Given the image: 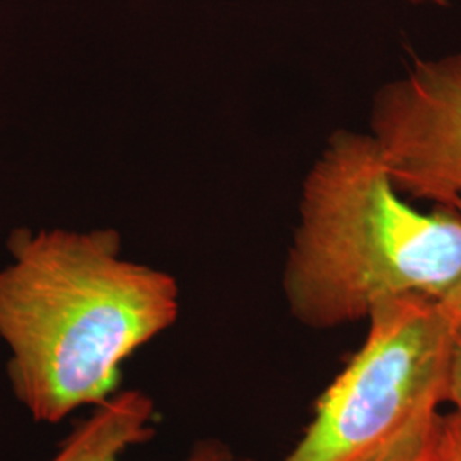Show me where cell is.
Instances as JSON below:
<instances>
[{
  "label": "cell",
  "mask_w": 461,
  "mask_h": 461,
  "mask_svg": "<svg viewBox=\"0 0 461 461\" xmlns=\"http://www.w3.org/2000/svg\"><path fill=\"white\" fill-rule=\"evenodd\" d=\"M378 461H441V413Z\"/></svg>",
  "instance_id": "8992f818"
},
{
  "label": "cell",
  "mask_w": 461,
  "mask_h": 461,
  "mask_svg": "<svg viewBox=\"0 0 461 461\" xmlns=\"http://www.w3.org/2000/svg\"><path fill=\"white\" fill-rule=\"evenodd\" d=\"M411 2L413 5H434V7H446L449 2L447 0H405Z\"/></svg>",
  "instance_id": "30bf717a"
},
{
  "label": "cell",
  "mask_w": 461,
  "mask_h": 461,
  "mask_svg": "<svg viewBox=\"0 0 461 461\" xmlns=\"http://www.w3.org/2000/svg\"><path fill=\"white\" fill-rule=\"evenodd\" d=\"M154 417L156 405L148 393L118 392L70 432L51 461H122L129 447L156 436ZM185 461H234V456L224 443L205 439Z\"/></svg>",
  "instance_id": "5b68a950"
},
{
  "label": "cell",
  "mask_w": 461,
  "mask_h": 461,
  "mask_svg": "<svg viewBox=\"0 0 461 461\" xmlns=\"http://www.w3.org/2000/svg\"><path fill=\"white\" fill-rule=\"evenodd\" d=\"M455 321L439 299L392 297L367 316V335L314 405L282 461H378L446 403Z\"/></svg>",
  "instance_id": "3957f363"
},
{
  "label": "cell",
  "mask_w": 461,
  "mask_h": 461,
  "mask_svg": "<svg viewBox=\"0 0 461 461\" xmlns=\"http://www.w3.org/2000/svg\"><path fill=\"white\" fill-rule=\"evenodd\" d=\"M0 270L7 376L34 422L59 424L120 392L122 366L178 316L166 272L120 257L113 230H13Z\"/></svg>",
  "instance_id": "6da1fadb"
},
{
  "label": "cell",
  "mask_w": 461,
  "mask_h": 461,
  "mask_svg": "<svg viewBox=\"0 0 461 461\" xmlns=\"http://www.w3.org/2000/svg\"><path fill=\"white\" fill-rule=\"evenodd\" d=\"M367 133L402 195L453 207L461 197V51L420 59L383 84Z\"/></svg>",
  "instance_id": "277c9868"
},
{
  "label": "cell",
  "mask_w": 461,
  "mask_h": 461,
  "mask_svg": "<svg viewBox=\"0 0 461 461\" xmlns=\"http://www.w3.org/2000/svg\"><path fill=\"white\" fill-rule=\"evenodd\" d=\"M453 209H456L458 214L461 215V197L456 200ZM441 304H443L446 313L449 314V318L455 321V325H461V279L449 291V294L441 299Z\"/></svg>",
  "instance_id": "9c48e42d"
},
{
  "label": "cell",
  "mask_w": 461,
  "mask_h": 461,
  "mask_svg": "<svg viewBox=\"0 0 461 461\" xmlns=\"http://www.w3.org/2000/svg\"><path fill=\"white\" fill-rule=\"evenodd\" d=\"M461 279V215L420 211L396 190L367 132L335 131L303 188L284 270L291 313L310 329L367 320L407 294L443 299Z\"/></svg>",
  "instance_id": "7a4b0ae2"
},
{
  "label": "cell",
  "mask_w": 461,
  "mask_h": 461,
  "mask_svg": "<svg viewBox=\"0 0 461 461\" xmlns=\"http://www.w3.org/2000/svg\"><path fill=\"white\" fill-rule=\"evenodd\" d=\"M446 402L455 407L453 412L461 419V325H456L451 346Z\"/></svg>",
  "instance_id": "52a82bcc"
},
{
  "label": "cell",
  "mask_w": 461,
  "mask_h": 461,
  "mask_svg": "<svg viewBox=\"0 0 461 461\" xmlns=\"http://www.w3.org/2000/svg\"><path fill=\"white\" fill-rule=\"evenodd\" d=\"M441 461H461V419L441 413Z\"/></svg>",
  "instance_id": "ba28073f"
}]
</instances>
